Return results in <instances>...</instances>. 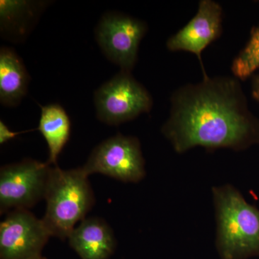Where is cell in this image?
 Returning <instances> with one entry per match:
<instances>
[{
    "label": "cell",
    "instance_id": "obj_1",
    "mask_svg": "<svg viewBox=\"0 0 259 259\" xmlns=\"http://www.w3.org/2000/svg\"><path fill=\"white\" fill-rule=\"evenodd\" d=\"M161 132L178 153L197 146L243 151L259 144V119L248 107L240 79L207 75L174 92Z\"/></svg>",
    "mask_w": 259,
    "mask_h": 259
},
{
    "label": "cell",
    "instance_id": "obj_2",
    "mask_svg": "<svg viewBox=\"0 0 259 259\" xmlns=\"http://www.w3.org/2000/svg\"><path fill=\"white\" fill-rule=\"evenodd\" d=\"M215 246L221 259L259 257V209L231 185L213 187Z\"/></svg>",
    "mask_w": 259,
    "mask_h": 259
},
{
    "label": "cell",
    "instance_id": "obj_3",
    "mask_svg": "<svg viewBox=\"0 0 259 259\" xmlns=\"http://www.w3.org/2000/svg\"><path fill=\"white\" fill-rule=\"evenodd\" d=\"M88 177L81 167L51 168L44 197L47 211L42 218L51 236L68 239L76 223L93 208L95 199Z\"/></svg>",
    "mask_w": 259,
    "mask_h": 259
},
{
    "label": "cell",
    "instance_id": "obj_4",
    "mask_svg": "<svg viewBox=\"0 0 259 259\" xmlns=\"http://www.w3.org/2000/svg\"><path fill=\"white\" fill-rule=\"evenodd\" d=\"M97 118L107 125H118L148 113L153 99L128 71H120L95 92Z\"/></svg>",
    "mask_w": 259,
    "mask_h": 259
},
{
    "label": "cell",
    "instance_id": "obj_5",
    "mask_svg": "<svg viewBox=\"0 0 259 259\" xmlns=\"http://www.w3.org/2000/svg\"><path fill=\"white\" fill-rule=\"evenodd\" d=\"M81 168L88 176L102 174L125 183H138L146 176L139 140L120 134L95 148Z\"/></svg>",
    "mask_w": 259,
    "mask_h": 259
},
{
    "label": "cell",
    "instance_id": "obj_6",
    "mask_svg": "<svg viewBox=\"0 0 259 259\" xmlns=\"http://www.w3.org/2000/svg\"><path fill=\"white\" fill-rule=\"evenodd\" d=\"M52 166L33 159L5 165L0 170V210L28 209L45 197Z\"/></svg>",
    "mask_w": 259,
    "mask_h": 259
},
{
    "label": "cell",
    "instance_id": "obj_7",
    "mask_svg": "<svg viewBox=\"0 0 259 259\" xmlns=\"http://www.w3.org/2000/svg\"><path fill=\"white\" fill-rule=\"evenodd\" d=\"M147 32L142 20L120 13L104 15L95 30L96 40L107 59L121 71L134 69L140 42Z\"/></svg>",
    "mask_w": 259,
    "mask_h": 259
},
{
    "label": "cell",
    "instance_id": "obj_8",
    "mask_svg": "<svg viewBox=\"0 0 259 259\" xmlns=\"http://www.w3.org/2000/svg\"><path fill=\"white\" fill-rule=\"evenodd\" d=\"M51 237L42 219L28 209H14L0 224V258L35 259Z\"/></svg>",
    "mask_w": 259,
    "mask_h": 259
},
{
    "label": "cell",
    "instance_id": "obj_9",
    "mask_svg": "<svg viewBox=\"0 0 259 259\" xmlns=\"http://www.w3.org/2000/svg\"><path fill=\"white\" fill-rule=\"evenodd\" d=\"M223 8L212 0L199 2L197 14L180 31L168 39L166 47L171 51H185L197 56L203 71L202 53L209 44L221 36L223 30Z\"/></svg>",
    "mask_w": 259,
    "mask_h": 259
},
{
    "label": "cell",
    "instance_id": "obj_10",
    "mask_svg": "<svg viewBox=\"0 0 259 259\" xmlns=\"http://www.w3.org/2000/svg\"><path fill=\"white\" fill-rule=\"evenodd\" d=\"M68 239L81 259H109L117 245L112 228L104 220L95 217L83 220Z\"/></svg>",
    "mask_w": 259,
    "mask_h": 259
},
{
    "label": "cell",
    "instance_id": "obj_11",
    "mask_svg": "<svg viewBox=\"0 0 259 259\" xmlns=\"http://www.w3.org/2000/svg\"><path fill=\"white\" fill-rule=\"evenodd\" d=\"M30 77L22 59L13 49L0 50V102L6 107H16L28 92Z\"/></svg>",
    "mask_w": 259,
    "mask_h": 259
},
{
    "label": "cell",
    "instance_id": "obj_12",
    "mask_svg": "<svg viewBox=\"0 0 259 259\" xmlns=\"http://www.w3.org/2000/svg\"><path fill=\"white\" fill-rule=\"evenodd\" d=\"M37 131L42 134L49 148V165L57 166L59 154L67 144L71 134V120L64 107L58 104L40 106Z\"/></svg>",
    "mask_w": 259,
    "mask_h": 259
},
{
    "label": "cell",
    "instance_id": "obj_13",
    "mask_svg": "<svg viewBox=\"0 0 259 259\" xmlns=\"http://www.w3.org/2000/svg\"><path fill=\"white\" fill-rule=\"evenodd\" d=\"M44 3L30 1H0L2 31L15 36L26 35L28 24L44 8Z\"/></svg>",
    "mask_w": 259,
    "mask_h": 259
},
{
    "label": "cell",
    "instance_id": "obj_14",
    "mask_svg": "<svg viewBox=\"0 0 259 259\" xmlns=\"http://www.w3.org/2000/svg\"><path fill=\"white\" fill-rule=\"evenodd\" d=\"M259 69V25L253 28L246 46L235 58L231 70L235 77L244 80Z\"/></svg>",
    "mask_w": 259,
    "mask_h": 259
},
{
    "label": "cell",
    "instance_id": "obj_15",
    "mask_svg": "<svg viewBox=\"0 0 259 259\" xmlns=\"http://www.w3.org/2000/svg\"><path fill=\"white\" fill-rule=\"evenodd\" d=\"M25 132H13L3 120H0V144H5L10 140L15 139L18 135Z\"/></svg>",
    "mask_w": 259,
    "mask_h": 259
},
{
    "label": "cell",
    "instance_id": "obj_16",
    "mask_svg": "<svg viewBox=\"0 0 259 259\" xmlns=\"http://www.w3.org/2000/svg\"><path fill=\"white\" fill-rule=\"evenodd\" d=\"M251 93L253 98L259 102V75L255 76L252 81Z\"/></svg>",
    "mask_w": 259,
    "mask_h": 259
},
{
    "label": "cell",
    "instance_id": "obj_17",
    "mask_svg": "<svg viewBox=\"0 0 259 259\" xmlns=\"http://www.w3.org/2000/svg\"><path fill=\"white\" fill-rule=\"evenodd\" d=\"M35 259H48V258H46V257H44V256H42V255H41V256L38 257V258H36Z\"/></svg>",
    "mask_w": 259,
    "mask_h": 259
}]
</instances>
